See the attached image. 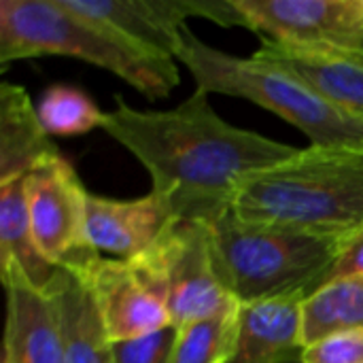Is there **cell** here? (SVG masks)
Segmentation results:
<instances>
[{"label": "cell", "mask_w": 363, "mask_h": 363, "mask_svg": "<svg viewBox=\"0 0 363 363\" xmlns=\"http://www.w3.org/2000/svg\"><path fill=\"white\" fill-rule=\"evenodd\" d=\"M38 117L49 136H79L102 125L104 113L79 87L51 85L38 100Z\"/></svg>", "instance_id": "obj_20"}, {"label": "cell", "mask_w": 363, "mask_h": 363, "mask_svg": "<svg viewBox=\"0 0 363 363\" xmlns=\"http://www.w3.org/2000/svg\"><path fill=\"white\" fill-rule=\"evenodd\" d=\"M23 187L34 245L51 266L79 270L100 255L85 236L87 189L64 155L36 166Z\"/></svg>", "instance_id": "obj_7"}, {"label": "cell", "mask_w": 363, "mask_h": 363, "mask_svg": "<svg viewBox=\"0 0 363 363\" xmlns=\"http://www.w3.org/2000/svg\"><path fill=\"white\" fill-rule=\"evenodd\" d=\"M47 294L60 317L66 363H115L111 340L87 283L72 270L57 268Z\"/></svg>", "instance_id": "obj_16"}, {"label": "cell", "mask_w": 363, "mask_h": 363, "mask_svg": "<svg viewBox=\"0 0 363 363\" xmlns=\"http://www.w3.org/2000/svg\"><path fill=\"white\" fill-rule=\"evenodd\" d=\"M23 181L26 177L0 183V268H19L36 289L47 291L57 268L34 245Z\"/></svg>", "instance_id": "obj_17"}, {"label": "cell", "mask_w": 363, "mask_h": 363, "mask_svg": "<svg viewBox=\"0 0 363 363\" xmlns=\"http://www.w3.org/2000/svg\"><path fill=\"white\" fill-rule=\"evenodd\" d=\"M206 230L215 272L238 304L317 291L347 245L249 223L234 208L206 223Z\"/></svg>", "instance_id": "obj_5"}, {"label": "cell", "mask_w": 363, "mask_h": 363, "mask_svg": "<svg viewBox=\"0 0 363 363\" xmlns=\"http://www.w3.org/2000/svg\"><path fill=\"white\" fill-rule=\"evenodd\" d=\"M236 6L262 38L363 47V0H236Z\"/></svg>", "instance_id": "obj_8"}, {"label": "cell", "mask_w": 363, "mask_h": 363, "mask_svg": "<svg viewBox=\"0 0 363 363\" xmlns=\"http://www.w3.org/2000/svg\"><path fill=\"white\" fill-rule=\"evenodd\" d=\"M253 55L291 70L345 115L363 123V47L262 38V47Z\"/></svg>", "instance_id": "obj_10"}, {"label": "cell", "mask_w": 363, "mask_h": 363, "mask_svg": "<svg viewBox=\"0 0 363 363\" xmlns=\"http://www.w3.org/2000/svg\"><path fill=\"white\" fill-rule=\"evenodd\" d=\"M6 291V325L0 363H66L64 336L53 300L19 268H0Z\"/></svg>", "instance_id": "obj_12"}, {"label": "cell", "mask_w": 363, "mask_h": 363, "mask_svg": "<svg viewBox=\"0 0 363 363\" xmlns=\"http://www.w3.org/2000/svg\"><path fill=\"white\" fill-rule=\"evenodd\" d=\"M128 264L164 300L177 330L238 304L215 272L204 223H172L145 255Z\"/></svg>", "instance_id": "obj_6"}, {"label": "cell", "mask_w": 363, "mask_h": 363, "mask_svg": "<svg viewBox=\"0 0 363 363\" xmlns=\"http://www.w3.org/2000/svg\"><path fill=\"white\" fill-rule=\"evenodd\" d=\"M363 274V228L345 245L340 257L336 259V264L332 266V270L328 272V277L323 279L321 285H328L332 281L338 279H347V277H362Z\"/></svg>", "instance_id": "obj_23"}, {"label": "cell", "mask_w": 363, "mask_h": 363, "mask_svg": "<svg viewBox=\"0 0 363 363\" xmlns=\"http://www.w3.org/2000/svg\"><path fill=\"white\" fill-rule=\"evenodd\" d=\"M102 130L149 172L177 221L211 223L234 206L240 183L291 160L300 149L221 119L208 94L196 89L170 111H138L117 96Z\"/></svg>", "instance_id": "obj_1"}, {"label": "cell", "mask_w": 363, "mask_h": 363, "mask_svg": "<svg viewBox=\"0 0 363 363\" xmlns=\"http://www.w3.org/2000/svg\"><path fill=\"white\" fill-rule=\"evenodd\" d=\"M177 340V328H166L162 332L123 340V342H111L113 362L115 363H170L172 349Z\"/></svg>", "instance_id": "obj_21"}, {"label": "cell", "mask_w": 363, "mask_h": 363, "mask_svg": "<svg viewBox=\"0 0 363 363\" xmlns=\"http://www.w3.org/2000/svg\"><path fill=\"white\" fill-rule=\"evenodd\" d=\"M177 62L187 66L196 89L255 102L302 130L315 147L363 149L362 121L345 115L287 68L255 55L236 57L219 51L189 28L183 30Z\"/></svg>", "instance_id": "obj_4"}, {"label": "cell", "mask_w": 363, "mask_h": 363, "mask_svg": "<svg viewBox=\"0 0 363 363\" xmlns=\"http://www.w3.org/2000/svg\"><path fill=\"white\" fill-rule=\"evenodd\" d=\"M72 272L91 289L111 342L134 340L172 328L164 300L132 264L98 255Z\"/></svg>", "instance_id": "obj_9"}, {"label": "cell", "mask_w": 363, "mask_h": 363, "mask_svg": "<svg viewBox=\"0 0 363 363\" xmlns=\"http://www.w3.org/2000/svg\"><path fill=\"white\" fill-rule=\"evenodd\" d=\"M77 15L102 23L140 49L177 60L185 19L198 17L196 0H62Z\"/></svg>", "instance_id": "obj_13"}, {"label": "cell", "mask_w": 363, "mask_h": 363, "mask_svg": "<svg viewBox=\"0 0 363 363\" xmlns=\"http://www.w3.org/2000/svg\"><path fill=\"white\" fill-rule=\"evenodd\" d=\"M177 223L168 202L155 191L136 200H113L85 196V236L102 255L111 253L119 262H134L145 255Z\"/></svg>", "instance_id": "obj_11"}, {"label": "cell", "mask_w": 363, "mask_h": 363, "mask_svg": "<svg viewBox=\"0 0 363 363\" xmlns=\"http://www.w3.org/2000/svg\"><path fill=\"white\" fill-rule=\"evenodd\" d=\"M38 55H68L111 70L149 100L179 85L177 60L136 47L62 0H0V66Z\"/></svg>", "instance_id": "obj_3"}, {"label": "cell", "mask_w": 363, "mask_h": 363, "mask_svg": "<svg viewBox=\"0 0 363 363\" xmlns=\"http://www.w3.org/2000/svg\"><path fill=\"white\" fill-rule=\"evenodd\" d=\"M62 155L45 132L30 94L0 85V183L28 177L43 162Z\"/></svg>", "instance_id": "obj_15"}, {"label": "cell", "mask_w": 363, "mask_h": 363, "mask_svg": "<svg viewBox=\"0 0 363 363\" xmlns=\"http://www.w3.org/2000/svg\"><path fill=\"white\" fill-rule=\"evenodd\" d=\"M238 308L240 304L179 328L170 363L232 362L238 336Z\"/></svg>", "instance_id": "obj_19"}, {"label": "cell", "mask_w": 363, "mask_h": 363, "mask_svg": "<svg viewBox=\"0 0 363 363\" xmlns=\"http://www.w3.org/2000/svg\"><path fill=\"white\" fill-rule=\"evenodd\" d=\"M300 363H363V330H345L308 345Z\"/></svg>", "instance_id": "obj_22"}, {"label": "cell", "mask_w": 363, "mask_h": 363, "mask_svg": "<svg viewBox=\"0 0 363 363\" xmlns=\"http://www.w3.org/2000/svg\"><path fill=\"white\" fill-rule=\"evenodd\" d=\"M363 330V274L347 277L321 285L304 304V342L306 347L323 336Z\"/></svg>", "instance_id": "obj_18"}, {"label": "cell", "mask_w": 363, "mask_h": 363, "mask_svg": "<svg viewBox=\"0 0 363 363\" xmlns=\"http://www.w3.org/2000/svg\"><path fill=\"white\" fill-rule=\"evenodd\" d=\"M308 291H291L238 308V336L230 363H300L304 342V304Z\"/></svg>", "instance_id": "obj_14"}, {"label": "cell", "mask_w": 363, "mask_h": 363, "mask_svg": "<svg viewBox=\"0 0 363 363\" xmlns=\"http://www.w3.org/2000/svg\"><path fill=\"white\" fill-rule=\"evenodd\" d=\"M232 208L249 223L349 242L363 228V149H300L247 177Z\"/></svg>", "instance_id": "obj_2"}]
</instances>
